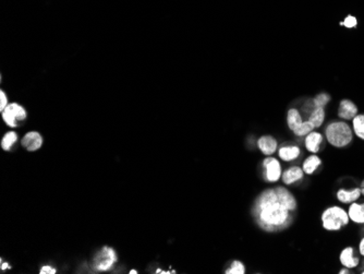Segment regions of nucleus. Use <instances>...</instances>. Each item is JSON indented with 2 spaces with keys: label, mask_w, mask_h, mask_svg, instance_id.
Returning a JSON list of instances; mask_svg holds the SVG:
<instances>
[{
  "label": "nucleus",
  "mask_w": 364,
  "mask_h": 274,
  "mask_svg": "<svg viewBox=\"0 0 364 274\" xmlns=\"http://www.w3.org/2000/svg\"><path fill=\"white\" fill-rule=\"evenodd\" d=\"M297 209V200L287 188H268L257 197L253 214L260 226L266 231L283 227Z\"/></svg>",
  "instance_id": "1"
},
{
  "label": "nucleus",
  "mask_w": 364,
  "mask_h": 274,
  "mask_svg": "<svg viewBox=\"0 0 364 274\" xmlns=\"http://www.w3.org/2000/svg\"><path fill=\"white\" fill-rule=\"evenodd\" d=\"M325 136L329 145L335 148H345L353 138V131L345 121H333L325 129Z\"/></svg>",
  "instance_id": "2"
},
{
  "label": "nucleus",
  "mask_w": 364,
  "mask_h": 274,
  "mask_svg": "<svg viewBox=\"0 0 364 274\" xmlns=\"http://www.w3.org/2000/svg\"><path fill=\"white\" fill-rule=\"evenodd\" d=\"M323 228L329 232H336L341 230L349 223L348 211L340 207L333 206L329 207L323 211L321 215Z\"/></svg>",
  "instance_id": "3"
},
{
  "label": "nucleus",
  "mask_w": 364,
  "mask_h": 274,
  "mask_svg": "<svg viewBox=\"0 0 364 274\" xmlns=\"http://www.w3.org/2000/svg\"><path fill=\"white\" fill-rule=\"evenodd\" d=\"M3 118L8 126L17 127L26 119V112L17 103L8 104V106L3 110Z\"/></svg>",
  "instance_id": "4"
},
{
  "label": "nucleus",
  "mask_w": 364,
  "mask_h": 274,
  "mask_svg": "<svg viewBox=\"0 0 364 274\" xmlns=\"http://www.w3.org/2000/svg\"><path fill=\"white\" fill-rule=\"evenodd\" d=\"M117 261L115 250L110 247H105L96 253L94 258V267L96 271H107Z\"/></svg>",
  "instance_id": "5"
},
{
  "label": "nucleus",
  "mask_w": 364,
  "mask_h": 274,
  "mask_svg": "<svg viewBox=\"0 0 364 274\" xmlns=\"http://www.w3.org/2000/svg\"><path fill=\"white\" fill-rule=\"evenodd\" d=\"M264 171H265V178L269 182H276L281 177V165L280 162L272 156H268L263 162Z\"/></svg>",
  "instance_id": "6"
},
{
  "label": "nucleus",
  "mask_w": 364,
  "mask_h": 274,
  "mask_svg": "<svg viewBox=\"0 0 364 274\" xmlns=\"http://www.w3.org/2000/svg\"><path fill=\"white\" fill-rule=\"evenodd\" d=\"M358 115V107L350 100H342L339 104L338 116L345 120H352Z\"/></svg>",
  "instance_id": "7"
},
{
  "label": "nucleus",
  "mask_w": 364,
  "mask_h": 274,
  "mask_svg": "<svg viewBox=\"0 0 364 274\" xmlns=\"http://www.w3.org/2000/svg\"><path fill=\"white\" fill-rule=\"evenodd\" d=\"M257 147L263 154L269 156L277 151L278 142L272 135H263L257 140Z\"/></svg>",
  "instance_id": "8"
},
{
  "label": "nucleus",
  "mask_w": 364,
  "mask_h": 274,
  "mask_svg": "<svg viewBox=\"0 0 364 274\" xmlns=\"http://www.w3.org/2000/svg\"><path fill=\"white\" fill-rule=\"evenodd\" d=\"M339 261L343 266L348 267V269H354V267L359 265L360 262L359 258L354 256V251L352 247H346L345 249L340 252Z\"/></svg>",
  "instance_id": "9"
},
{
  "label": "nucleus",
  "mask_w": 364,
  "mask_h": 274,
  "mask_svg": "<svg viewBox=\"0 0 364 274\" xmlns=\"http://www.w3.org/2000/svg\"><path fill=\"white\" fill-rule=\"evenodd\" d=\"M43 145L42 135L36 131H30L24 135L22 139V146L28 151H36Z\"/></svg>",
  "instance_id": "10"
},
{
  "label": "nucleus",
  "mask_w": 364,
  "mask_h": 274,
  "mask_svg": "<svg viewBox=\"0 0 364 274\" xmlns=\"http://www.w3.org/2000/svg\"><path fill=\"white\" fill-rule=\"evenodd\" d=\"M304 172L302 167L299 166H290L288 169H286L281 175V178L283 184L286 185H291L294 182L299 181L303 178Z\"/></svg>",
  "instance_id": "11"
},
{
  "label": "nucleus",
  "mask_w": 364,
  "mask_h": 274,
  "mask_svg": "<svg viewBox=\"0 0 364 274\" xmlns=\"http://www.w3.org/2000/svg\"><path fill=\"white\" fill-rule=\"evenodd\" d=\"M336 197L341 203H352V202H355L361 197V189L354 188L351 189V190H347V189L341 188L337 191Z\"/></svg>",
  "instance_id": "12"
},
{
  "label": "nucleus",
  "mask_w": 364,
  "mask_h": 274,
  "mask_svg": "<svg viewBox=\"0 0 364 274\" xmlns=\"http://www.w3.org/2000/svg\"><path fill=\"white\" fill-rule=\"evenodd\" d=\"M322 142L323 135L320 132L311 131L309 134H307L306 140H304V145H306V148L309 152L315 154L320 151Z\"/></svg>",
  "instance_id": "13"
},
{
  "label": "nucleus",
  "mask_w": 364,
  "mask_h": 274,
  "mask_svg": "<svg viewBox=\"0 0 364 274\" xmlns=\"http://www.w3.org/2000/svg\"><path fill=\"white\" fill-rule=\"evenodd\" d=\"M348 215L350 221H352L353 223L364 224V202L363 203H356V202L350 203Z\"/></svg>",
  "instance_id": "14"
},
{
  "label": "nucleus",
  "mask_w": 364,
  "mask_h": 274,
  "mask_svg": "<svg viewBox=\"0 0 364 274\" xmlns=\"http://www.w3.org/2000/svg\"><path fill=\"white\" fill-rule=\"evenodd\" d=\"M301 151L299 147L296 146H290V147H282L278 150V156L284 162H290L298 159V156L300 155Z\"/></svg>",
  "instance_id": "15"
},
{
  "label": "nucleus",
  "mask_w": 364,
  "mask_h": 274,
  "mask_svg": "<svg viewBox=\"0 0 364 274\" xmlns=\"http://www.w3.org/2000/svg\"><path fill=\"white\" fill-rule=\"evenodd\" d=\"M321 164H322V160L316 154H312V155H310L309 158H307L306 161L303 162L302 169H303L304 174L312 175L316 171V169L320 167Z\"/></svg>",
  "instance_id": "16"
},
{
  "label": "nucleus",
  "mask_w": 364,
  "mask_h": 274,
  "mask_svg": "<svg viewBox=\"0 0 364 274\" xmlns=\"http://www.w3.org/2000/svg\"><path fill=\"white\" fill-rule=\"evenodd\" d=\"M302 122H303V120H302V117H301V114L299 113V110L296 108H291L288 110L287 123H288V127L291 131L295 132L296 130L302 125Z\"/></svg>",
  "instance_id": "17"
},
{
  "label": "nucleus",
  "mask_w": 364,
  "mask_h": 274,
  "mask_svg": "<svg viewBox=\"0 0 364 274\" xmlns=\"http://www.w3.org/2000/svg\"><path fill=\"white\" fill-rule=\"evenodd\" d=\"M308 120L312 122L315 128L321 127L324 120H325V110H324V107H315L309 115Z\"/></svg>",
  "instance_id": "18"
},
{
  "label": "nucleus",
  "mask_w": 364,
  "mask_h": 274,
  "mask_svg": "<svg viewBox=\"0 0 364 274\" xmlns=\"http://www.w3.org/2000/svg\"><path fill=\"white\" fill-rule=\"evenodd\" d=\"M353 132L358 138L364 140V114L356 115L352 119Z\"/></svg>",
  "instance_id": "19"
},
{
  "label": "nucleus",
  "mask_w": 364,
  "mask_h": 274,
  "mask_svg": "<svg viewBox=\"0 0 364 274\" xmlns=\"http://www.w3.org/2000/svg\"><path fill=\"white\" fill-rule=\"evenodd\" d=\"M17 140H18V135L16 132L10 131L8 133H6L2 141L3 149L6 150V151H9V150L12 148V146L17 142Z\"/></svg>",
  "instance_id": "20"
},
{
  "label": "nucleus",
  "mask_w": 364,
  "mask_h": 274,
  "mask_svg": "<svg viewBox=\"0 0 364 274\" xmlns=\"http://www.w3.org/2000/svg\"><path fill=\"white\" fill-rule=\"evenodd\" d=\"M314 128L315 127L313 126V123L311 121H309V120H307V121H303L302 125L299 128H298L294 133L296 135H298V136H304V135L309 134L311 131H313Z\"/></svg>",
  "instance_id": "21"
},
{
  "label": "nucleus",
  "mask_w": 364,
  "mask_h": 274,
  "mask_svg": "<svg viewBox=\"0 0 364 274\" xmlns=\"http://www.w3.org/2000/svg\"><path fill=\"white\" fill-rule=\"evenodd\" d=\"M226 274H244L246 273V267L240 261H234L228 269L225 271Z\"/></svg>",
  "instance_id": "22"
},
{
  "label": "nucleus",
  "mask_w": 364,
  "mask_h": 274,
  "mask_svg": "<svg viewBox=\"0 0 364 274\" xmlns=\"http://www.w3.org/2000/svg\"><path fill=\"white\" fill-rule=\"evenodd\" d=\"M330 101V96L327 93H321L316 95L313 99V103L315 107H324Z\"/></svg>",
  "instance_id": "23"
},
{
  "label": "nucleus",
  "mask_w": 364,
  "mask_h": 274,
  "mask_svg": "<svg viewBox=\"0 0 364 274\" xmlns=\"http://www.w3.org/2000/svg\"><path fill=\"white\" fill-rule=\"evenodd\" d=\"M356 24H358V21H356V19L352 16H348L345 19V21L340 23V25H345V27L348 29H352V28L356 27Z\"/></svg>",
  "instance_id": "24"
},
{
  "label": "nucleus",
  "mask_w": 364,
  "mask_h": 274,
  "mask_svg": "<svg viewBox=\"0 0 364 274\" xmlns=\"http://www.w3.org/2000/svg\"><path fill=\"white\" fill-rule=\"evenodd\" d=\"M7 106H8V99H7L4 91H2V92H0V110L3 112Z\"/></svg>",
  "instance_id": "25"
},
{
  "label": "nucleus",
  "mask_w": 364,
  "mask_h": 274,
  "mask_svg": "<svg viewBox=\"0 0 364 274\" xmlns=\"http://www.w3.org/2000/svg\"><path fill=\"white\" fill-rule=\"evenodd\" d=\"M41 274H55L56 273V269L55 267H52L50 265H45L43 266L41 269V272H39Z\"/></svg>",
  "instance_id": "26"
},
{
  "label": "nucleus",
  "mask_w": 364,
  "mask_h": 274,
  "mask_svg": "<svg viewBox=\"0 0 364 274\" xmlns=\"http://www.w3.org/2000/svg\"><path fill=\"white\" fill-rule=\"evenodd\" d=\"M359 251H360V254L361 256L364 257V237L360 240V244H359Z\"/></svg>",
  "instance_id": "27"
},
{
  "label": "nucleus",
  "mask_w": 364,
  "mask_h": 274,
  "mask_svg": "<svg viewBox=\"0 0 364 274\" xmlns=\"http://www.w3.org/2000/svg\"><path fill=\"white\" fill-rule=\"evenodd\" d=\"M5 269H10V265L7 262L2 263V270H5Z\"/></svg>",
  "instance_id": "28"
},
{
  "label": "nucleus",
  "mask_w": 364,
  "mask_h": 274,
  "mask_svg": "<svg viewBox=\"0 0 364 274\" xmlns=\"http://www.w3.org/2000/svg\"><path fill=\"white\" fill-rule=\"evenodd\" d=\"M338 273H339V274H346V273H350V272H349L348 267H343V269H341Z\"/></svg>",
  "instance_id": "29"
},
{
  "label": "nucleus",
  "mask_w": 364,
  "mask_h": 274,
  "mask_svg": "<svg viewBox=\"0 0 364 274\" xmlns=\"http://www.w3.org/2000/svg\"><path fill=\"white\" fill-rule=\"evenodd\" d=\"M360 189H361V194H362V195H364V180L361 182Z\"/></svg>",
  "instance_id": "30"
},
{
  "label": "nucleus",
  "mask_w": 364,
  "mask_h": 274,
  "mask_svg": "<svg viewBox=\"0 0 364 274\" xmlns=\"http://www.w3.org/2000/svg\"><path fill=\"white\" fill-rule=\"evenodd\" d=\"M130 273H137V272H136V271H135V270H132V271H131V272H130Z\"/></svg>",
  "instance_id": "31"
},
{
  "label": "nucleus",
  "mask_w": 364,
  "mask_h": 274,
  "mask_svg": "<svg viewBox=\"0 0 364 274\" xmlns=\"http://www.w3.org/2000/svg\"><path fill=\"white\" fill-rule=\"evenodd\" d=\"M362 273H363V274H364V271H363V272H362Z\"/></svg>",
  "instance_id": "32"
}]
</instances>
